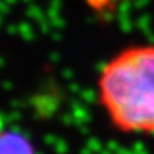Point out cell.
<instances>
[{
    "label": "cell",
    "mask_w": 154,
    "mask_h": 154,
    "mask_svg": "<svg viewBox=\"0 0 154 154\" xmlns=\"http://www.w3.org/2000/svg\"><path fill=\"white\" fill-rule=\"evenodd\" d=\"M101 103L117 128L154 133V46L121 51L99 82Z\"/></svg>",
    "instance_id": "cell-1"
},
{
    "label": "cell",
    "mask_w": 154,
    "mask_h": 154,
    "mask_svg": "<svg viewBox=\"0 0 154 154\" xmlns=\"http://www.w3.org/2000/svg\"><path fill=\"white\" fill-rule=\"evenodd\" d=\"M0 154H33V149L20 134L0 131Z\"/></svg>",
    "instance_id": "cell-2"
}]
</instances>
